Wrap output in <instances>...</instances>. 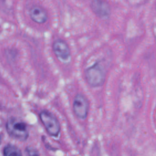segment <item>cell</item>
<instances>
[{
  "mask_svg": "<svg viewBox=\"0 0 156 156\" xmlns=\"http://www.w3.org/2000/svg\"><path fill=\"white\" fill-rule=\"evenodd\" d=\"M90 7L94 14L98 17L106 19L110 16V7L105 0H91Z\"/></svg>",
  "mask_w": 156,
  "mask_h": 156,
  "instance_id": "obj_5",
  "label": "cell"
},
{
  "mask_svg": "<svg viewBox=\"0 0 156 156\" xmlns=\"http://www.w3.org/2000/svg\"><path fill=\"white\" fill-rule=\"evenodd\" d=\"M89 108L90 104L87 98L81 93L76 94L73 104V110L75 115L80 119H85L88 116Z\"/></svg>",
  "mask_w": 156,
  "mask_h": 156,
  "instance_id": "obj_4",
  "label": "cell"
},
{
  "mask_svg": "<svg viewBox=\"0 0 156 156\" xmlns=\"http://www.w3.org/2000/svg\"><path fill=\"white\" fill-rule=\"evenodd\" d=\"M39 116L47 132L52 136H57L60 133V125L57 118L47 110L41 111Z\"/></svg>",
  "mask_w": 156,
  "mask_h": 156,
  "instance_id": "obj_3",
  "label": "cell"
},
{
  "mask_svg": "<svg viewBox=\"0 0 156 156\" xmlns=\"http://www.w3.org/2000/svg\"><path fill=\"white\" fill-rule=\"evenodd\" d=\"M0 144H1V136H0Z\"/></svg>",
  "mask_w": 156,
  "mask_h": 156,
  "instance_id": "obj_9",
  "label": "cell"
},
{
  "mask_svg": "<svg viewBox=\"0 0 156 156\" xmlns=\"http://www.w3.org/2000/svg\"><path fill=\"white\" fill-rule=\"evenodd\" d=\"M29 16L34 22L38 24L45 23L48 19L46 11L39 6L32 7L29 10Z\"/></svg>",
  "mask_w": 156,
  "mask_h": 156,
  "instance_id": "obj_7",
  "label": "cell"
},
{
  "mask_svg": "<svg viewBox=\"0 0 156 156\" xmlns=\"http://www.w3.org/2000/svg\"><path fill=\"white\" fill-rule=\"evenodd\" d=\"M3 153L4 155L6 156H20L22 154L21 151L16 146L11 144H9L5 147V148L4 149Z\"/></svg>",
  "mask_w": 156,
  "mask_h": 156,
  "instance_id": "obj_8",
  "label": "cell"
},
{
  "mask_svg": "<svg viewBox=\"0 0 156 156\" xmlns=\"http://www.w3.org/2000/svg\"><path fill=\"white\" fill-rule=\"evenodd\" d=\"M52 49L55 56L61 60L65 61L70 57V49L67 43L62 40H55L53 43Z\"/></svg>",
  "mask_w": 156,
  "mask_h": 156,
  "instance_id": "obj_6",
  "label": "cell"
},
{
  "mask_svg": "<svg viewBox=\"0 0 156 156\" xmlns=\"http://www.w3.org/2000/svg\"><path fill=\"white\" fill-rule=\"evenodd\" d=\"M6 130L9 135L21 141L26 140L29 136L26 124L18 118H10L6 123Z\"/></svg>",
  "mask_w": 156,
  "mask_h": 156,
  "instance_id": "obj_2",
  "label": "cell"
},
{
  "mask_svg": "<svg viewBox=\"0 0 156 156\" xmlns=\"http://www.w3.org/2000/svg\"><path fill=\"white\" fill-rule=\"evenodd\" d=\"M85 78L87 83L93 88L102 86L106 78L105 68L99 61L95 62L85 70Z\"/></svg>",
  "mask_w": 156,
  "mask_h": 156,
  "instance_id": "obj_1",
  "label": "cell"
}]
</instances>
